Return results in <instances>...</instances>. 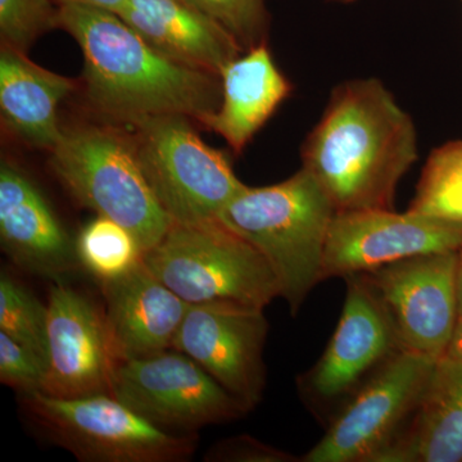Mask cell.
Returning <instances> with one entry per match:
<instances>
[{
    "label": "cell",
    "instance_id": "6da1fadb",
    "mask_svg": "<svg viewBox=\"0 0 462 462\" xmlns=\"http://www.w3.org/2000/svg\"><path fill=\"white\" fill-rule=\"evenodd\" d=\"M418 157L411 116L375 78L334 88L302 147L303 169L336 212L393 209L398 184Z\"/></svg>",
    "mask_w": 462,
    "mask_h": 462
},
{
    "label": "cell",
    "instance_id": "7a4b0ae2",
    "mask_svg": "<svg viewBox=\"0 0 462 462\" xmlns=\"http://www.w3.org/2000/svg\"><path fill=\"white\" fill-rule=\"evenodd\" d=\"M58 29L83 51L85 97L109 120L133 127L181 115L202 125L220 106V76L166 57L115 12L60 5Z\"/></svg>",
    "mask_w": 462,
    "mask_h": 462
},
{
    "label": "cell",
    "instance_id": "3957f363",
    "mask_svg": "<svg viewBox=\"0 0 462 462\" xmlns=\"http://www.w3.org/2000/svg\"><path fill=\"white\" fill-rule=\"evenodd\" d=\"M334 215L329 197L302 167L279 184L245 187L225 207L218 220L263 254L294 316L322 282Z\"/></svg>",
    "mask_w": 462,
    "mask_h": 462
},
{
    "label": "cell",
    "instance_id": "277c9868",
    "mask_svg": "<svg viewBox=\"0 0 462 462\" xmlns=\"http://www.w3.org/2000/svg\"><path fill=\"white\" fill-rule=\"evenodd\" d=\"M51 171L81 206L133 234L143 256L171 220L149 187L133 134L109 125L63 127L50 152Z\"/></svg>",
    "mask_w": 462,
    "mask_h": 462
},
{
    "label": "cell",
    "instance_id": "5b68a950",
    "mask_svg": "<svg viewBox=\"0 0 462 462\" xmlns=\"http://www.w3.org/2000/svg\"><path fill=\"white\" fill-rule=\"evenodd\" d=\"M143 263L189 305L234 300L264 309L281 297L263 254L218 218L171 223Z\"/></svg>",
    "mask_w": 462,
    "mask_h": 462
},
{
    "label": "cell",
    "instance_id": "8992f818",
    "mask_svg": "<svg viewBox=\"0 0 462 462\" xmlns=\"http://www.w3.org/2000/svg\"><path fill=\"white\" fill-rule=\"evenodd\" d=\"M181 115L160 116L133 126L143 172L171 223L217 220L247 185L224 152L209 147Z\"/></svg>",
    "mask_w": 462,
    "mask_h": 462
},
{
    "label": "cell",
    "instance_id": "52a82bcc",
    "mask_svg": "<svg viewBox=\"0 0 462 462\" xmlns=\"http://www.w3.org/2000/svg\"><path fill=\"white\" fill-rule=\"evenodd\" d=\"M23 396L30 415L48 437L80 461L182 462L196 451V434L160 430L109 393Z\"/></svg>",
    "mask_w": 462,
    "mask_h": 462
},
{
    "label": "cell",
    "instance_id": "ba28073f",
    "mask_svg": "<svg viewBox=\"0 0 462 462\" xmlns=\"http://www.w3.org/2000/svg\"><path fill=\"white\" fill-rule=\"evenodd\" d=\"M338 325L318 363L297 380L316 415H337L389 358L401 351L387 306L364 273L346 276ZM330 419V420H331Z\"/></svg>",
    "mask_w": 462,
    "mask_h": 462
},
{
    "label": "cell",
    "instance_id": "9c48e42d",
    "mask_svg": "<svg viewBox=\"0 0 462 462\" xmlns=\"http://www.w3.org/2000/svg\"><path fill=\"white\" fill-rule=\"evenodd\" d=\"M111 394L160 430L175 434H196L248 413L196 361L173 348L118 361Z\"/></svg>",
    "mask_w": 462,
    "mask_h": 462
},
{
    "label": "cell",
    "instance_id": "30bf717a",
    "mask_svg": "<svg viewBox=\"0 0 462 462\" xmlns=\"http://www.w3.org/2000/svg\"><path fill=\"white\" fill-rule=\"evenodd\" d=\"M438 361L398 351L329 421L302 462H373L411 419Z\"/></svg>",
    "mask_w": 462,
    "mask_h": 462
},
{
    "label": "cell",
    "instance_id": "8fae6325",
    "mask_svg": "<svg viewBox=\"0 0 462 462\" xmlns=\"http://www.w3.org/2000/svg\"><path fill=\"white\" fill-rule=\"evenodd\" d=\"M263 310L234 300L189 305L172 343L248 412L263 401L266 387L263 351L269 321Z\"/></svg>",
    "mask_w": 462,
    "mask_h": 462
},
{
    "label": "cell",
    "instance_id": "7c38bea8",
    "mask_svg": "<svg viewBox=\"0 0 462 462\" xmlns=\"http://www.w3.org/2000/svg\"><path fill=\"white\" fill-rule=\"evenodd\" d=\"M456 263L457 252H447L364 273L387 306L401 351L445 357L458 324Z\"/></svg>",
    "mask_w": 462,
    "mask_h": 462
},
{
    "label": "cell",
    "instance_id": "4fadbf2b",
    "mask_svg": "<svg viewBox=\"0 0 462 462\" xmlns=\"http://www.w3.org/2000/svg\"><path fill=\"white\" fill-rule=\"evenodd\" d=\"M461 247L462 224L394 209L336 212L325 245L322 282Z\"/></svg>",
    "mask_w": 462,
    "mask_h": 462
},
{
    "label": "cell",
    "instance_id": "5bb4252c",
    "mask_svg": "<svg viewBox=\"0 0 462 462\" xmlns=\"http://www.w3.org/2000/svg\"><path fill=\"white\" fill-rule=\"evenodd\" d=\"M47 373L42 392L54 397L111 394L118 363L105 312L58 282L48 300Z\"/></svg>",
    "mask_w": 462,
    "mask_h": 462
},
{
    "label": "cell",
    "instance_id": "9a60e30c",
    "mask_svg": "<svg viewBox=\"0 0 462 462\" xmlns=\"http://www.w3.org/2000/svg\"><path fill=\"white\" fill-rule=\"evenodd\" d=\"M0 239L17 266L60 282L78 269L75 242L23 169L0 166Z\"/></svg>",
    "mask_w": 462,
    "mask_h": 462
},
{
    "label": "cell",
    "instance_id": "2e32d148",
    "mask_svg": "<svg viewBox=\"0 0 462 462\" xmlns=\"http://www.w3.org/2000/svg\"><path fill=\"white\" fill-rule=\"evenodd\" d=\"M106 320L118 361L172 348L189 303L156 278L145 263L102 282Z\"/></svg>",
    "mask_w": 462,
    "mask_h": 462
},
{
    "label": "cell",
    "instance_id": "e0dca14e",
    "mask_svg": "<svg viewBox=\"0 0 462 462\" xmlns=\"http://www.w3.org/2000/svg\"><path fill=\"white\" fill-rule=\"evenodd\" d=\"M118 16L158 51L199 71L220 76L245 51L187 0H127Z\"/></svg>",
    "mask_w": 462,
    "mask_h": 462
},
{
    "label": "cell",
    "instance_id": "ac0fdd59",
    "mask_svg": "<svg viewBox=\"0 0 462 462\" xmlns=\"http://www.w3.org/2000/svg\"><path fill=\"white\" fill-rule=\"evenodd\" d=\"M221 103L202 126L242 153L291 94L293 85L276 66L267 42L243 51L220 74Z\"/></svg>",
    "mask_w": 462,
    "mask_h": 462
},
{
    "label": "cell",
    "instance_id": "d6986e66",
    "mask_svg": "<svg viewBox=\"0 0 462 462\" xmlns=\"http://www.w3.org/2000/svg\"><path fill=\"white\" fill-rule=\"evenodd\" d=\"M78 83L36 65L25 51L0 48V111L8 132L26 144L51 152L62 136L60 103Z\"/></svg>",
    "mask_w": 462,
    "mask_h": 462
},
{
    "label": "cell",
    "instance_id": "ffe728a7",
    "mask_svg": "<svg viewBox=\"0 0 462 462\" xmlns=\"http://www.w3.org/2000/svg\"><path fill=\"white\" fill-rule=\"evenodd\" d=\"M373 462H462V360L438 361L415 413Z\"/></svg>",
    "mask_w": 462,
    "mask_h": 462
},
{
    "label": "cell",
    "instance_id": "44dd1931",
    "mask_svg": "<svg viewBox=\"0 0 462 462\" xmlns=\"http://www.w3.org/2000/svg\"><path fill=\"white\" fill-rule=\"evenodd\" d=\"M407 211L462 224V141L431 152Z\"/></svg>",
    "mask_w": 462,
    "mask_h": 462
},
{
    "label": "cell",
    "instance_id": "7402d4cb",
    "mask_svg": "<svg viewBox=\"0 0 462 462\" xmlns=\"http://www.w3.org/2000/svg\"><path fill=\"white\" fill-rule=\"evenodd\" d=\"M79 263L100 282L120 278L143 260L139 243L120 224L97 215L75 240Z\"/></svg>",
    "mask_w": 462,
    "mask_h": 462
},
{
    "label": "cell",
    "instance_id": "603a6c76",
    "mask_svg": "<svg viewBox=\"0 0 462 462\" xmlns=\"http://www.w3.org/2000/svg\"><path fill=\"white\" fill-rule=\"evenodd\" d=\"M48 305L3 273L0 276V331L41 356L47 365Z\"/></svg>",
    "mask_w": 462,
    "mask_h": 462
},
{
    "label": "cell",
    "instance_id": "cb8c5ba5",
    "mask_svg": "<svg viewBox=\"0 0 462 462\" xmlns=\"http://www.w3.org/2000/svg\"><path fill=\"white\" fill-rule=\"evenodd\" d=\"M58 16L54 0H0L2 45L26 53L41 36L58 29Z\"/></svg>",
    "mask_w": 462,
    "mask_h": 462
},
{
    "label": "cell",
    "instance_id": "d4e9b609",
    "mask_svg": "<svg viewBox=\"0 0 462 462\" xmlns=\"http://www.w3.org/2000/svg\"><path fill=\"white\" fill-rule=\"evenodd\" d=\"M223 27L243 51L267 42L270 16L264 0H187Z\"/></svg>",
    "mask_w": 462,
    "mask_h": 462
},
{
    "label": "cell",
    "instance_id": "484cf974",
    "mask_svg": "<svg viewBox=\"0 0 462 462\" xmlns=\"http://www.w3.org/2000/svg\"><path fill=\"white\" fill-rule=\"evenodd\" d=\"M47 365L32 348L0 331V380L23 394L42 392Z\"/></svg>",
    "mask_w": 462,
    "mask_h": 462
},
{
    "label": "cell",
    "instance_id": "4316f807",
    "mask_svg": "<svg viewBox=\"0 0 462 462\" xmlns=\"http://www.w3.org/2000/svg\"><path fill=\"white\" fill-rule=\"evenodd\" d=\"M205 461L209 462H293L296 456L264 445L256 438L236 436L216 443L207 451Z\"/></svg>",
    "mask_w": 462,
    "mask_h": 462
},
{
    "label": "cell",
    "instance_id": "83f0119b",
    "mask_svg": "<svg viewBox=\"0 0 462 462\" xmlns=\"http://www.w3.org/2000/svg\"><path fill=\"white\" fill-rule=\"evenodd\" d=\"M58 5H84L120 14L127 0H54Z\"/></svg>",
    "mask_w": 462,
    "mask_h": 462
},
{
    "label": "cell",
    "instance_id": "f1b7e54d",
    "mask_svg": "<svg viewBox=\"0 0 462 462\" xmlns=\"http://www.w3.org/2000/svg\"><path fill=\"white\" fill-rule=\"evenodd\" d=\"M443 358L462 360V320L458 321L454 338H452L451 345H449L447 354Z\"/></svg>",
    "mask_w": 462,
    "mask_h": 462
},
{
    "label": "cell",
    "instance_id": "f546056e",
    "mask_svg": "<svg viewBox=\"0 0 462 462\" xmlns=\"http://www.w3.org/2000/svg\"><path fill=\"white\" fill-rule=\"evenodd\" d=\"M456 287H457L458 321L462 320V247L457 251L456 263Z\"/></svg>",
    "mask_w": 462,
    "mask_h": 462
},
{
    "label": "cell",
    "instance_id": "4dcf8cb0",
    "mask_svg": "<svg viewBox=\"0 0 462 462\" xmlns=\"http://www.w3.org/2000/svg\"><path fill=\"white\" fill-rule=\"evenodd\" d=\"M336 2H340V3H351V2H354V0H336Z\"/></svg>",
    "mask_w": 462,
    "mask_h": 462
}]
</instances>
